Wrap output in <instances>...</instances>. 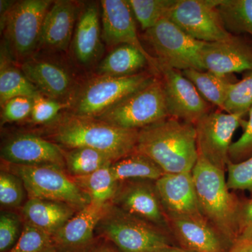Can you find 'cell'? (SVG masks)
<instances>
[{
    "label": "cell",
    "mask_w": 252,
    "mask_h": 252,
    "mask_svg": "<svg viewBox=\"0 0 252 252\" xmlns=\"http://www.w3.org/2000/svg\"><path fill=\"white\" fill-rule=\"evenodd\" d=\"M136 152L165 174L192 172L198 159L195 125L168 117L139 130Z\"/></svg>",
    "instance_id": "6da1fadb"
},
{
    "label": "cell",
    "mask_w": 252,
    "mask_h": 252,
    "mask_svg": "<svg viewBox=\"0 0 252 252\" xmlns=\"http://www.w3.org/2000/svg\"><path fill=\"white\" fill-rule=\"evenodd\" d=\"M49 140L62 149L88 147L112 156L116 161L136 152L139 130L119 128L96 118L66 114L49 124Z\"/></svg>",
    "instance_id": "7a4b0ae2"
},
{
    "label": "cell",
    "mask_w": 252,
    "mask_h": 252,
    "mask_svg": "<svg viewBox=\"0 0 252 252\" xmlns=\"http://www.w3.org/2000/svg\"><path fill=\"white\" fill-rule=\"evenodd\" d=\"M192 175L200 213L231 246L239 238L240 200L230 193L225 172L198 157Z\"/></svg>",
    "instance_id": "3957f363"
},
{
    "label": "cell",
    "mask_w": 252,
    "mask_h": 252,
    "mask_svg": "<svg viewBox=\"0 0 252 252\" xmlns=\"http://www.w3.org/2000/svg\"><path fill=\"white\" fill-rule=\"evenodd\" d=\"M122 252H153L171 246L169 232L111 204L97 228Z\"/></svg>",
    "instance_id": "277c9868"
},
{
    "label": "cell",
    "mask_w": 252,
    "mask_h": 252,
    "mask_svg": "<svg viewBox=\"0 0 252 252\" xmlns=\"http://www.w3.org/2000/svg\"><path fill=\"white\" fill-rule=\"evenodd\" d=\"M168 117L162 81L156 77L96 119L119 128L140 130Z\"/></svg>",
    "instance_id": "5b68a950"
},
{
    "label": "cell",
    "mask_w": 252,
    "mask_h": 252,
    "mask_svg": "<svg viewBox=\"0 0 252 252\" xmlns=\"http://www.w3.org/2000/svg\"><path fill=\"white\" fill-rule=\"evenodd\" d=\"M152 71L115 77L98 76L78 89L71 101L69 113L79 117L97 118L134 91L157 77Z\"/></svg>",
    "instance_id": "8992f818"
},
{
    "label": "cell",
    "mask_w": 252,
    "mask_h": 252,
    "mask_svg": "<svg viewBox=\"0 0 252 252\" xmlns=\"http://www.w3.org/2000/svg\"><path fill=\"white\" fill-rule=\"evenodd\" d=\"M53 3L50 0L16 1L7 12L1 14L6 46L18 60L31 59L37 49L44 18Z\"/></svg>",
    "instance_id": "52a82bcc"
},
{
    "label": "cell",
    "mask_w": 252,
    "mask_h": 252,
    "mask_svg": "<svg viewBox=\"0 0 252 252\" xmlns=\"http://www.w3.org/2000/svg\"><path fill=\"white\" fill-rule=\"evenodd\" d=\"M10 171L22 180L28 198L46 199L68 204L77 211L91 203L64 169L54 166H25L8 164Z\"/></svg>",
    "instance_id": "ba28073f"
},
{
    "label": "cell",
    "mask_w": 252,
    "mask_h": 252,
    "mask_svg": "<svg viewBox=\"0 0 252 252\" xmlns=\"http://www.w3.org/2000/svg\"><path fill=\"white\" fill-rule=\"evenodd\" d=\"M144 36L159 61L182 72L190 69L206 71L202 59L206 42L189 36L169 18L144 32Z\"/></svg>",
    "instance_id": "9c48e42d"
},
{
    "label": "cell",
    "mask_w": 252,
    "mask_h": 252,
    "mask_svg": "<svg viewBox=\"0 0 252 252\" xmlns=\"http://www.w3.org/2000/svg\"><path fill=\"white\" fill-rule=\"evenodd\" d=\"M248 113L210 112L195 124L198 157L222 171L227 170L229 149L235 131Z\"/></svg>",
    "instance_id": "30bf717a"
},
{
    "label": "cell",
    "mask_w": 252,
    "mask_h": 252,
    "mask_svg": "<svg viewBox=\"0 0 252 252\" xmlns=\"http://www.w3.org/2000/svg\"><path fill=\"white\" fill-rule=\"evenodd\" d=\"M222 0H176L169 19L189 36L203 42L223 40L232 35L227 31L219 6Z\"/></svg>",
    "instance_id": "8fae6325"
},
{
    "label": "cell",
    "mask_w": 252,
    "mask_h": 252,
    "mask_svg": "<svg viewBox=\"0 0 252 252\" xmlns=\"http://www.w3.org/2000/svg\"><path fill=\"white\" fill-rule=\"evenodd\" d=\"M167 111L170 117L195 125L199 119L210 112V105L195 86L182 74L158 61Z\"/></svg>",
    "instance_id": "7c38bea8"
},
{
    "label": "cell",
    "mask_w": 252,
    "mask_h": 252,
    "mask_svg": "<svg viewBox=\"0 0 252 252\" xmlns=\"http://www.w3.org/2000/svg\"><path fill=\"white\" fill-rule=\"evenodd\" d=\"M112 203L126 213L171 233L155 182L130 180L122 182Z\"/></svg>",
    "instance_id": "4fadbf2b"
},
{
    "label": "cell",
    "mask_w": 252,
    "mask_h": 252,
    "mask_svg": "<svg viewBox=\"0 0 252 252\" xmlns=\"http://www.w3.org/2000/svg\"><path fill=\"white\" fill-rule=\"evenodd\" d=\"M101 5L102 40L109 46L128 44L137 48L147 58L149 65L159 74L158 61L149 54L137 35L130 5L126 0H102Z\"/></svg>",
    "instance_id": "5bb4252c"
},
{
    "label": "cell",
    "mask_w": 252,
    "mask_h": 252,
    "mask_svg": "<svg viewBox=\"0 0 252 252\" xmlns=\"http://www.w3.org/2000/svg\"><path fill=\"white\" fill-rule=\"evenodd\" d=\"M1 158L12 165L65 169L63 149L51 141L33 134H21L6 141L1 147Z\"/></svg>",
    "instance_id": "9a60e30c"
},
{
    "label": "cell",
    "mask_w": 252,
    "mask_h": 252,
    "mask_svg": "<svg viewBox=\"0 0 252 252\" xmlns=\"http://www.w3.org/2000/svg\"><path fill=\"white\" fill-rule=\"evenodd\" d=\"M21 70L41 94L63 102H70L77 90L70 72L49 60L31 59L23 61Z\"/></svg>",
    "instance_id": "2e32d148"
},
{
    "label": "cell",
    "mask_w": 252,
    "mask_h": 252,
    "mask_svg": "<svg viewBox=\"0 0 252 252\" xmlns=\"http://www.w3.org/2000/svg\"><path fill=\"white\" fill-rule=\"evenodd\" d=\"M202 59L205 70L217 74L252 71V43L232 34L223 40L206 43Z\"/></svg>",
    "instance_id": "e0dca14e"
},
{
    "label": "cell",
    "mask_w": 252,
    "mask_h": 252,
    "mask_svg": "<svg viewBox=\"0 0 252 252\" xmlns=\"http://www.w3.org/2000/svg\"><path fill=\"white\" fill-rule=\"evenodd\" d=\"M155 186L167 218L202 215L192 172L164 174Z\"/></svg>",
    "instance_id": "ac0fdd59"
},
{
    "label": "cell",
    "mask_w": 252,
    "mask_h": 252,
    "mask_svg": "<svg viewBox=\"0 0 252 252\" xmlns=\"http://www.w3.org/2000/svg\"><path fill=\"white\" fill-rule=\"evenodd\" d=\"M167 220L170 233L182 248L190 252H225L228 243L203 215Z\"/></svg>",
    "instance_id": "d6986e66"
},
{
    "label": "cell",
    "mask_w": 252,
    "mask_h": 252,
    "mask_svg": "<svg viewBox=\"0 0 252 252\" xmlns=\"http://www.w3.org/2000/svg\"><path fill=\"white\" fill-rule=\"evenodd\" d=\"M79 11L76 1H54L44 18L38 48L67 51L74 35Z\"/></svg>",
    "instance_id": "ffe728a7"
},
{
    "label": "cell",
    "mask_w": 252,
    "mask_h": 252,
    "mask_svg": "<svg viewBox=\"0 0 252 252\" xmlns=\"http://www.w3.org/2000/svg\"><path fill=\"white\" fill-rule=\"evenodd\" d=\"M111 204L91 201L78 211L53 235L57 250L70 252L86 248L92 241L94 230L107 213Z\"/></svg>",
    "instance_id": "44dd1931"
},
{
    "label": "cell",
    "mask_w": 252,
    "mask_h": 252,
    "mask_svg": "<svg viewBox=\"0 0 252 252\" xmlns=\"http://www.w3.org/2000/svg\"><path fill=\"white\" fill-rule=\"evenodd\" d=\"M98 6L86 4L79 11L72 38V50L79 64L89 67L98 61L103 51Z\"/></svg>",
    "instance_id": "7402d4cb"
},
{
    "label": "cell",
    "mask_w": 252,
    "mask_h": 252,
    "mask_svg": "<svg viewBox=\"0 0 252 252\" xmlns=\"http://www.w3.org/2000/svg\"><path fill=\"white\" fill-rule=\"evenodd\" d=\"M77 212L68 204L39 198H28L21 209L24 221L52 236Z\"/></svg>",
    "instance_id": "603a6c76"
},
{
    "label": "cell",
    "mask_w": 252,
    "mask_h": 252,
    "mask_svg": "<svg viewBox=\"0 0 252 252\" xmlns=\"http://www.w3.org/2000/svg\"><path fill=\"white\" fill-rule=\"evenodd\" d=\"M149 64L148 60L137 48L123 44L113 49L97 68L98 76L123 77L134 75Z\"/></svg>",
    "instance_id": "cb8c5ba5"
},
{
    "label": "cell",
    "mask_w": 252,
    "mask_h": 252,
    "mask_svg": "<svg viewBox=\"0 0 252 252\" xmlns=\"http://www.w3.org/2000/svg\"><path fill=\"white\" fill-rule=\"evenodd\" d=\"M1 47L0 63V103L2 106L9 99L20 96L34 98L41 94L26 77L22 70L14 65L10 59L9 50Z\"/></svg>",
    "instance_id": "d4e9b609"
},
{
    "label": "cell",
    "mask_w": 252,
    "mask_h": 252,
    "mask_svg": "<svg viewBox=\"0 0 252 252\" xmlns=\"http://www.w3.org/2000/svg\"><path fill=\"white\" fill-rule=\"evenodd\" d=\"M182 74L195 86L204 99L223 110L232 84L236 79L232 74H220L210 71L190 69Z\"/></svg>",
    "instance_id": "484cf974"
},
{
    "label": "cell",
    "mask_w": 252,
    "mask_h": 252,
    "mask_svg": "<svg viewBox=\"0 0 252 252\" xmlns=\"http://www.w3.org/2000/svg\"><path fill=\"white\" fill-rule=\"evenodd\" d=\"M111 170L119 183L130 180L156 182L165 174L149 157L137 152L113 162Z\"/></svg>",
    "instance_id": "4316f807"
},
{
    "label": "cell",
    "mask_w": 252,
    "mask_h": 252,
    "mask_svg": "<svg viewBox=\"0 0 252 252\" xmlns=\"http://www.w3.org/2000/svg\"><path fill=\"white\" fill-rule=\"evenodd\" d=\"M63 156L66 170L72 177L90 175L116 161L112 156L88 147L63 149Z\"/></svg>",
    "instance_id": "83f0119b"
},
{
    "label": "cell",
    "mask_w": 252,
    "mask_h": 252,
    "mask_svg": "<svg viewBox=\"0 0 252 252\" xmlns=\"http://www.w3.org/2000/svg\"><path fill=\"white\" fill-rule=\"evenodd\" d=\"M111 165L102 167L90 175L72 177L73 180L90 197L91 201L100 204L112 203L119 184L114 179Z\"/></svg>",
    "instance_id": "f1b7e54d"
},
{
    "label": "cell",
    "mask_w": 252,
    "mask_h": 252,
    "mask_svg": "<svg viewBox=\"0 0 252 252\" xmlns=\"http://www.w3.org/2000/svg\"><path fill=\"white\" fill-rule=\"evenodd\" d=\"M218 9L227 31L252 36V0H222Z\"/></svg>",
    "instance_id": "f546056e"
},
{
    "label": "cell",
    "mask_w": 252,
    "mask_h": 252,
    "mask_svg": "<svg viewBox=\"0 0 252 252\" xmlns=\"http://www.w3.org/2000/svg\"><path fill=\"white\" fill-rule=\"evenodd\" d=\"M132 14L145 32L168 17L176 0H129Z\"/></svg>",
    "instance_id": "4dcf8cb0"
},
{
    "label": "cell",
    "mask_w": 252,
    "mask_h": 252,
    "mask_svg": "<svg viewBox=\"0 0 252 252\" xmlns=\"http://www.w3.org/2000/svg\"><path fill=\"white\" fill-rule=\"evenodd\" d=\"M8 252H57L52 235L24 221L22 233Z\"/></svg>",
    "instance_id": "1f68e13d"
},
{
    "label": "cell",
    "mask_w": 252,
    "mask_h": 252,
    "mask_svg": "<svg viewBox=\"0 0 252 252\" xmlns=\"http://www.w3.org/2000/svg\"><path fill=\"white\" fill-rule=\"evenodd\" d=\"M252 107V71L230 86L223 110L228 114L248 113Z\"/></svg>",
    "instance_id": "d6a6232c"
},
{
    "label": "cell",
    "mask_w": 252,
    "mask_h": 252,
    "mask_svg": "<svg viewBox=\"0 0 252 252\" xmlns=\"http://www.w3.org/2000/svg\"><path fill=\"white\" fill-rule=\"evenodd\" d=\"M22 180L14 172L1 170L0 173V203L5 208H18L26 196Z\"/></svg>",
    "instance_id": "836d02e7"
},
{
    "label": "cell",
    "mask_w": 252,
    "mask_h": 252,
    "mask_svg": "<svg viewBox=\"0 0 252 252\" xmlns=\"http://www.w3.org/2000/svg\"><path fill=\"white\" fill-rule=\"evenodd\" d=\"M70 106V102H60L40 94L33 98L31 122L35 125L52 124L59 118L61 111L69 109Z\"/></svg>",
    "instance_id": "e575fe53"
},
{
    "label": "cell",
    "mask_w": 252,
    "mask_h": 252,
    "mask_svg": "<svg viewBox=\"0 0 252 252\" xmlns=\"http://www.w3.org/2000/svg\"><path fill=\"white\" fill-rule=\"evenodd\" d=\"M21 217L11 212H2L0 216V252L14 248L22 233Z\"/></svg>",
    "instance_id": "d590c367"
},
{
    "label": "cell",
    "mask_w": 252,
    "mask_h": 252,
    "mask_svg": "<svg viewBox=\"0 0 252 252\" xmlns=\"http://www.w3.org/2000/svg\"><path fill=\"white\" fill-rule=\"evenodd\" d=\"M227 185L230 190H247L252 196V157L240 162H229Z\"/></svg>",
    "instance_id": "8d00e7d4"
},
{
    "label": "cell",
    "mask_w": 252,
    "mask_h": 252,
    "mask_svg": "<svg viewBox=\"0 0 252 252\" xmlns=\"http://www.w3.org/2000/svg\"><path fill=\"white\" fill-rule=\"evenodd\" d=\"M1 107V124L19 122L31 117L33 98L20 96L9 99Z\"/></svg>",
    "instance_id": "74e56055"
},
{
    "label": "cell",
    "mask_w": 252,
    "mask_h": 252,
    "mask_svg": "<svg viewBox=\"0 0 252 252\" xmlns=\"http://www.w3.org/2000/svg\"><path fill=\"white\" fill-rule=\"evenodd\" d=\"M248 114V120L243 119L240 124L243 127V135L230 146L229 158L232 162L244 161L252 157V107Z\"/></svg>",
    "instance_id": "f35d334b"
},
{
    "label": "cell",
    "mask_w": 252,
    "mask_h": 252,
    "mask_svg": "<svg viewBox=\"0 0 252 252\" xmlns=\"http://www.w3.org/2000/svg\"><path fill=\"white\" fill-rule=\"evenodd\" d=\"M238 225L239 238H252V196L240 200Z\"/></svg>",
    "instance_id": "ab89813d"
},
{
    "label": "cell",
    "mask_w": 252,
    "mask_h": 252,
    "mask_svg": "<svg viewBox=\"0 0 252 252\" xmlns=\"http://www.w3.org/2000/svg\"><path fill=\"white\" fill-rule=\"evenodd\" d=\"M227 252H252V238H239Z\"/></svg>",
    "instance_id": "60d3db41"
},
{
    "label": "cell",
    "mask_w": 252,
    "mask_h": 252,
    "mask_svg": "<svg viewBox=\"0 0 252 252\" xmlns=\"http://www.w3.org/2000/svg\"><path fill=\"white\" fill-rule=\"evenodd\" d=\"M153 252H190L188 251V250H185V249L182 248H177V247H174L171 245V246L166 247V248H164L162 249H160V250H158L157 251Z\"/></svg>",
    "instance_id": "b9f144b4"
},
{
    "label": "cell",
    "mask_w": 252,
    "mask_h": 252,
    "mask_svg": "<svg viewBox=\"0 0 252 252\" xmlns=\"http://www.w3.org/2000/svg\"><path fill=\"white\" fill-rule=\"evenodd\" d=\"M93 252H114L112 249L108 248V247H102V248L97 249Z\"/></svg>",
    "instance_id": "7bdbcfd3"
}]
</instances>
